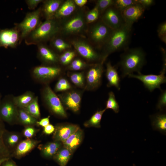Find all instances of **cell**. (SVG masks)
Wrapping results in <instances>:
<instances>
[{"label":"cell","mask_w":166,"mask_h":166,"mask_svg":"<svg viewBox=\"0 0 166 166\" xmlns=\"http://www.w3.org/2000/svg\"><path fill=\"white\" fill-rule=\"evenodd\" d=\"M90 65L83 59L76 57L67 66V67L71 70L79 71L87 68Z\"/></svg>","instance_id":"obj_33"},{"label":"cell","mask_w":166,"mask_h":166,"mask_svg":"<svg viewBox=\"0 0 166 166\" xmlns=\"http://www.w3.org/2000/svg\"><path fill=\"white\" fill-rule=\"evenodd\" d=\"M100 18L113 30L118 29L125 23L121 12L113 5L108 8L101 15Z\"/></svg>","instance_id":"obj_11"},{"label":"cell","mask_w":166,"mask_h":166,"mask_svg":"<svg viewBox=\"0 0 166 166\" xmlns=\"http://www.w3.org/2000/svg\"><path fill=\"white\" fill-rule=\"evenodd\" d=\"M132 26L125 23L120 28L113 30L101 50L103 60L105 61L108 57L114 52L124 51L128 48Z\"/></svg>","instance_id":"obj_2"},{"label":"cell","mask_w":166,"mask_h":166,"mask_svg":"<svg viewBox=\"0 0 166 166\" xmlns=\"http://www.w3.org/2000/svg\"><path fill=\"white\" fill-rule=\"evenodd\" d=\"M19 140V137L16 134H12L9 136L6 140L7 143L12 146L17 143Z\"/></svg>","instance_id":"obj_43"},{"label":"cell","mask_w":166,"mask_h":166,"mask_svg":"<svg viewBox=\"0 0 166 166\" xmlns=\"http://www.w3.org/2000/svg\"><path fill=\"white\" fill-rule=\"evenodd\" d=\"M106 67L105 75L108 81L107 87L114 86L118 90H120V79L117 71V67L113 66L110 61L107 63Z\"/></svg>","instance_id":"obj_20"},{"label":"cell","mask_w":166,"mask_h":166,"mask_svg":"<svg viewBox=\"0 0 166 166\" xmlns=\"http://www.w3.org/2000/svg\"><path fill=\"white\" fill-rule=\"evenodd\" d=\"M3 166H16L13 163L11 162H7L3 165Z\"/></svg>","instance_id":"obj_50"},{"label":"cell","mask_w":166,"mask_h":166,"mask_svg":"<svg viewBox=\"0 0 166 166\" xmlns=\"http://www.w3.org/2000/svg\"><path fill=\"white\" fill-rule=\"evenodd\" d=\"M58 96L63 106L74 112L79 111L82 99L81 92L69 90Z\"/></svg>","instance_id":"obj_14"},{"label":"cell","mask_w":166,"mask_h":166,"mask_svg":"<svg viewBox=\"0 0 166 166\" xmlns=\"http://www.w3.org/2000/svg\"><path fill=\"white\" fill-rule=\"evenodd\" d=\"M89 10L85 6L78 7L71 15L57 20L59 27L57 35L66 40L77 37H85L88 26L86 16Z\"/></svg>","instance_id":"obj_1"},{"label":"cell","mask_w":166,"mask_h":166,"mask_svg":"<svg viewBox=\"0 0 166 166\" xmlns=\"http://www.w3.org/2000/svg\"><path fill=\"white\" fill-rule=\"evenodd\" d=\"M69 78L72 82L76 86L83 88L85 86V76L84 72H73L70 73Z\"/></svg>","instance_id":"obj_32"},{"label":"cell","mask_w":166,"mask_h":166,"mask_svg":"<svg viewBox=\"0 0 166 166\" xmlns=\"http://www.w3.org/2000/svg\"><path fill=\"white\" fill-rule=\"evenodd\" d=\"M38 101V97H35L30 103L22 108L37 119L39 118L40 117Z\"/></svg>","instance_id":"obj_28"},{"label":"cell","mask_w":166,"mask_h":166,"mask_svg":"<svg viewBox=\"0 0 166 166\" xmlns=\"http://www.w3.org/2000/svg\"><path fill=\"white\" fill-rule=\"evenodd\" d=\"M76 5L78 7L81 8L85 6L88 2L87 0H73Z\"/></svg>","instance_id":"obj_48"},{"label":"cell","mask_w":166,"mask_h":166,"mask_svg":"<svg viewBox=\"0 0 166 166\" xmlns=\"http://www.w3.org/2000/svg\"><path fill=\"white\" fill-rule=\"evenodd\" d=\"M82 137V131L79 128L63 143L64 147L72 152L80 144Z\"/></svg>","instance_id":"obj_22"},{"label":"cell","mask_w":166,"mask_h":166,"mask_svg":"<svg viewBox=\"0 0 166 166\" xmlns=\"http://www.w3.org/2000/svg\"><path fill=\"white\" fill-rule=\"evenodd\" d=\"M71 86L65 78L61 77L57 82L55 87V91L57 92H64L69 90Z\"/></svg>","instance_id":"obj_37"},{"label":"cell","mask_w":166,"mask_h":166,"mask_svg":"<svg viewBox=\"0 0 166 166\" xmlns=\"http://www.w3.org/2000/svg\"><path fill=\"white\" fill-rule=\"evenodd\" d=\"M95 2V5L98 8L101 15L106 10L113 5L114 0H98Z\"/></svg>","instance_id":"obj_39"},{"label":"cell","mask_w":166,"mask_h":166,"mask_svg":"<svg viewBox=\"0 0 166 166\" xmlns=\"http://www.w3.org/2000/svg\"><path fill=\"white\" fill-rule=\"evenodd\" d=\"M50 41L52 47L58 53H62L73 48L71 44L68 41L57 35Z\"/></svg>","instance_id":"obj_23"},{"label":"cell","mask_w":166,"mask_h":166,"mask_svg":"<svg viewBox=\"0 0 166 166\" xmlns=\"http://www.w3.org/2000/svg\"><path fill=\"white\" fill-rule=\"evenodd\" d=\"M136 2L145 9L149 8L155 3V1L153 0H136Z\"/></svg>","instance_id":"obj_42"},{"label":"cell","mask_w":166,"mask_h":166,"mask_svg":"<svg viewBox=\"0 0 166 166\" xmlns=\"http://www.w3.org/2000/svg\"><path fill=\"white\" fill-rule=\"evenodd\" d=\"M136 3V0H114L113 6L121 12L129 6Z\"/></svg>","instance_id":"obj_38"},{"label":"cell","mask_w":166,"mask_h":166,"mask_svg":"<svg viewBox=\"0 0 166 166\" xmlns=\"http://www.w3.org/2000/svg\"><path fill=\"white\" fill-rule=\"evenodd\" d=\"M42 96L44 102L53 113L63 117H67V114L59 98L49 85H46L43 88Z\"/></svg>","instance_id":"obj_7"},{"label":"cell","mask_w":166,"mask_h":166,"mask_svg":"<svg viewBox=\"0 0 166 166\" xmlns=\"http://www.w3.org/2000/svg\"><path fill=\"white\" fill-rule=\"evenodd\" d=\"M2 121L0 120V159L6 157L9 152L4 141L5 130Z\"/></svg>","instance_id":"obj_34"},{"label":"cell","mask_w":166,"mask_h":166,"mask_svg":"<svg viewBox=\"0 0 166 166\" xmlns=\"http://www.w3.org/2000/svg\"><path fill=\"white\" fill-rule=\"evenodd\" d=\"M37 123L40 125L45 127L49 124V117L42 119L39 121H37Z\"/></svg>","instance_id":"obj_47"},{"label":"cell","mask_w":166,"mask_h":166,"mask_svg":"<svg viewBox=\"0 0 166 166\" xmlns=\"http://www.w3.org/2000/svg\"><path fill=\"white\" fill-rule=\"evenodd\" d=\"M145 53L140 47L129 49L124 50L121 55L118 65L122 78L136 72L138 74L141 71L146 61Z\"/></svg>","instance_id":"obj_3"},{"label":"cell","mask_w":166,"mask_h":166,"mask_svg":"<svg viewBox=\"0 0 166 166\" xmlns=\"http://www.w3.org/2000/svg\"><path fill=\"white\" fill-rule=\"evenodd\" d=\"M21 38L20 31L17 27L2 30L0 31V47H15Z\"/></svg>","instance_id":"obj_15"},{"label":"cell","mask_w":166,"mask_h":166,"mask_svg":"<svg viewBox=\"0 0 166 166\" xmlns=\"http://www.w3.org/2000/svg\"><path fill=\"white\" fill-rule=\"evenodd\" d=\"M38 55L41 60L49 65H54L59 63V55L47 46L39 44Z\"/></svg>","instance_id":"obj_17"},{"label":"cell","mask_w":166,"mask_h":166,"mask_svg":"<svg viewBox=\"0 0 166 166\" xmlns=\"http://www.w3.org/2000/svg\"><path fill=\"white\" fill-rule=\"evenodd\" d=\"M64 1L48 0L44 2L41 8V13L46 20L54 19L57 12Z\"/></svg>","instance_id":"obj_19"},{"label":"cell","mask_w":166,"mask_h":166,"mask_svg":"<svg viewBox=\"0 0 166 166\" xmlns=\"http://www.w3.org/2000/svg\"><path fill=\"white\" fill-rule=\"evenodd\" d=\"M68 41L77 54L89 64L105 62L101 51L94 47L85 37H79Z\"/></svg>","instance_id":"obj_5"},{"label":"cell","mask_w":166,"mask_h":166,"mask_svg":"<svg viewBox=\"0 0 166 166\" xmlns=\"http://www.w3.org/2000/svg\"><path fill=\"white\" fill-rule=\"evenodd\" d=\"M59 31L57 20H46L26 37L25 42L30 45L40 44L50 41L58 35Z\"/></svg>","instance_id":"obj_4"},{"label":"cell","mask_w":166,"mask_h":166,"mask_svg":"<svg viewBox=\"0 0 166 166\" xmlns=\"http://www.w3.org/2000/svg\"><path fill=\"white\" fill-rule=\"evenodd\" d=\"M36 144L35 141L29 139L22 141L17 146L16 155L21 156L27 153L35 147Z\"/></svg>","instance_id":"obj_26"},{"label":"cell","mask_w":166,"mask_h":166,"mask_svg":"<svg viewBox=\"0 0 166 166\" xmlns=\"http://www.w3.org/2000/svg\"><path fill=\"white\" fill-rule=\"evenodd\" d=\"M105 62L90 64L86 74L85 88L88 90H93L101 85L102 76L104 72L103 64Z\"/></svg>","instance_id":"obj_8"},{"label":"cell","mask_w":166,"mask_h":166,"mask_svg":"<svg viewBox=\"0 0 166 166\" xmlns=\"http://www.w3.org/2000/svg\"><path fill=\"white\" fill-rule=\"evenodd\" d=\"M166 67H162L160 74L158 75L154 74L144 75L141 73L135 75L130 74L129 77L137 79L141 81L145 87L150 91L152 92L156 88L161 89L160 85L166 82L165 76Z\"/></svg>","instance_id":"obj_10"},{"label":"cell","mask_w":166,"mask_h":166,"mask_svg":"<svg viewBox=\"0 0 166 166\" xmlns=\"http://www.w3.org/2000/svg\"><path fill=\"white\" fill-rule=\"evenodd\" d=\"M145 10L141 5L137 3L121 12L125 23L133 25L142 16Z\"/></svg>","instance_id":"obj_16"},{"label":"cell","mask_w":166,"mask_h":166,"mask_svg":"<svg viewBox=\"0 0 166 166\" xmlns=\"http://www.w3.org/2000/svg\"><path fill=\"white\" fill-rule=\"evenodd\" d=\"M157 34L160 40L165 44L166 43V22L164 21L158 26L157 30Z\"/></svg>","instance_id":"obj_40"},{"label":"cell","mask_w":166,"mask_h":166,"mask_svg":"<svg viewBox=\"0 0 166 166\" xmlns=\"http://www.w3.org/2000/svg\"><path fill=\"white\" fill-rule=\"evenodd\" d=\"M9 159V158L5 157L0 159V166L4 162L6 161Z\"/></svg>","instance_id":"obj_49"},{"label":"cell","mask_w":166,"mask_h":166,"mask_svg":"<svg viewBox=\"0 0 166 166\" xmlns=\"http://www.w3.org/2000/svg\"><path fill=\"white\" fill-rule=\"evenodd\" d=\"M72 152L64 148L59 149L55 155V157L60 166H65L71 155Z\"/></svg>","instance_id":"obj_27"},{"label":"cell","mask_w":166,"mask_h":166,"mask_svg":"<svg viewBox=\"0 0 166 166\" xmlns=\"http://www.w3.org/2000/svg\"><path fill=\"white\" fill-rule=\"evenodd\" d=\"M61 144L60 142L49 143L43 148L42 152L46 157H50L55 155L60 149Z\"/></svg>","instance_id":"obj_30"},{"label":"cell","mask_w":166,"mask_h":166,"mask_svg":"<svg viewBox=\"0 0 166 166\" xmlns=\"http://www.w3.org/2000/svg\"><path fill=\"white\" fill-rule=\"evenodd\" d=\"M35 97L33 93L28 91L21 95L13 97V100L17 107L23 108L30 103Z\"/></svg>","instance_id":"obj_25"},{"label":"cell","mask_w":166,"mask_h":166,"mask_svg":"<svg viewBox=\"0 0 166 166\" xmlns=\"http://www.w3.org/2000/svg\"><path fill=\"white\" fill-rule=\"evenodd\" d=\"M166 106V91L161 90V93L159 98L156 105V108L162 111Z\"/></svg>","instance_id":"obj_41"},{"label":"cell","mask_w":166,"mask_h":166,"mask_svg":"<svg viewBox=\"0 0 166 166\" xmlns=\"http://www.w3.org/2000/svg\"><path fill=\"white\" fill-rule=\"evenodd\" d=\"M18 118L20 122L26 125H31L37 123V119L31 116L23 109L18 110Z\"/></svg>","instance_id":"obj_29"},{"label":"cell","mask_w":166,"mask_h":166,"mask_svg":"<svg viewBox=\"0 0 166 166\" xmlns=\"http://www.w3.org/2000/svg\"><path fill=\"white\" fill-rule=\"evenodd\" d=\"M79 129L78 126L74 124H69L58 126L55 129L54 138L57 141L63 143Z\"/></svg>","instance_id":"obj_18"},{"label":"cell","mask_w":166,"mask_h":166,"mask_svg":"<svg viewBox=\"0 0 166 166\" xmlns=\"http://www.w3.org/2000/svg\"><path fill=\"white\" fill-rule=\"evenodd\" d=\"M42 0H28L26 1L28 8L30 10L34 9L38 5L42 2Z\"/></svg>","instance_id":"obj_44"},{"label":"cell","mask_w":166,"mask_h":166,"mask_svg":"<svg viewBox=\"0 0 166 166\" xmlns=\"http://www.w3.org/2000/svg\"><path fill=\"white\" fill-rule=\"evenodd\" d=\"M77 7L73 0H64L57 12L54 19L60 20L72 14Z\"/></svg>","instance_id":"obj_21"},{"label":"cell","mask_w":166,"mask_h":166,"mask_svg":"<svg viewBox=\"0 0 166 166\" xmlns=\"http://www.w3.org/2000/svg\"><path fill=\"white\" fill-rule=\"evenodd\" d=\"M113 30L100 18L95 22L88 25L85 38L94 47L101 51Z\"/></svg>","instance_id":"obj_6"},{"label":"cell","mask_w":166,"mask_h":166,"mask_svg":"<svg viewBox=\"0 0 166 166\" xmlns=\"http://www.w3.org/2000/svg\"><path fill=\"white\" fill-rule=\"evenodd\" d=\"M17 107L13 101V97L6 96L0 104V120L11 123L18 118Z\"/></svg>","instance_id":"obj_13"},{"label":"cell","mask_w":166,"mask_h":166,"mask_svg":"<svg viewBox=\"0 0 166 166\" xmlns=\"http://www.w3.org/2000/svg\"><path fill=\"white\" fill-rule=\"evenodd\" d=\"M100 14L96 6L91 10H89L86 16V20L89 25L97 21L100 18Z\"/></svg>","instance_id":"obj_36"},{"label":"cell","mask_w":166,"mask_h":166,"mask_svg":"<svg viewBox=\"0 0 166 166\" xmlns=\"http://www.w3.org/2000/svg\"><path fill=\"white\" fill-rule=\"evenodd\" d=\"M152 124L154 129L164 133L166 132V114L159 113L151 117Z\"/></svg>","instance_id":"obj_24"},{"label":"cell","mask_w":166,"mask_h":166,"mask_svg":"<svg viewBox=\"0 0 166 166\" xmlns=\"http://www.w3.org/2000/svg\"><path fill=\"white\" fill-rule=\"evenodd\" d=\"M35 132V130L34 128L28 127L24 130L23 133L26 137L29 138L32 137L34 135Z\"/></svg>","instance_id":"obj_45"},{"label":"cell","mask_w":166,"mask_h":166,"mask_svg":"<svg viewBox=\"0 0 166 166\" xmlns=\"http://www.w3.org/2000/svg\"><path fill=\"white\" fill-rule=\"evenodd\" d=\"M106 110L104 109L97 111L88 121L84 124L86 127H94L97 128L101 127L100 122L102 115Z\"/></svg>","instance_id":"obj_31"},{"label":"cell","mask_w":166,"mask_h":166,"mask_svg":"<svg viewBox=\"0 0 166 166\" xmlns=\"http://www.w3.org/2000/svg\"><path fill=\"white\" fill-rule=\"evenodd\" d=\"M1 97H2V95L0 93V104L1 101Z\"/></svg>","instance_id":"obj_51"},{"label":"cell","mask_w":166,"mask_h":166,"mask_svg":"<svg viewBox=\"0 0 166 166\" xmlns=\"http://www.w3.org/2000/svg\"><path fill=\"white\" fill-rule=\"evenodd\" d=\"M41 8L27 14L23 20L17 26L21 38H26L40 24Z\"/></svg>","instance_id":"obj_9"},{"label":"cell","mask_w":166,"mask_h":166,"mask_svg":"<svg viewBox=\"0 0 166 166\" xmlns=\"http://www.w3.org/2000/svg\"><path fill=\"white\" fill-rule=\"evenodd\" d=\"M62 72L61 67L57 65H43L36 67L32 73L36 79L42 82H47L58 77Z\"/></svg>","instance_id":"obj_12"},{"label":"cell","mask_w":166,"mask_h":166,"mask_svg":"<svg viewBox=\"0 0 166 166\" xmlns=\"http://www.w3.org/2000/svg\"><path fill=\"white\" fill-rule=\"evenodd\" d=\"M54 127L51 124H49L44 128V132L46 134H50L52 133L55 130Z\"/></svg>","instance_id":"obj_46"},{"label":"cell","mask_w":166,"mask_h":166,"mask_svg":"<svg viewBox=\"0 0 166 166\" xmlns=\"http://www.w3.org/2000/svg\"><path fill=\"white\" fill-rule=\"evenodd\" d=\"M112 109L116 113H118L119 111V106L117 101L113 92L110 91L108 93V98L106 102L105 108Z\"/></svg>","instance_id":"obj_35"}]
</instances>
